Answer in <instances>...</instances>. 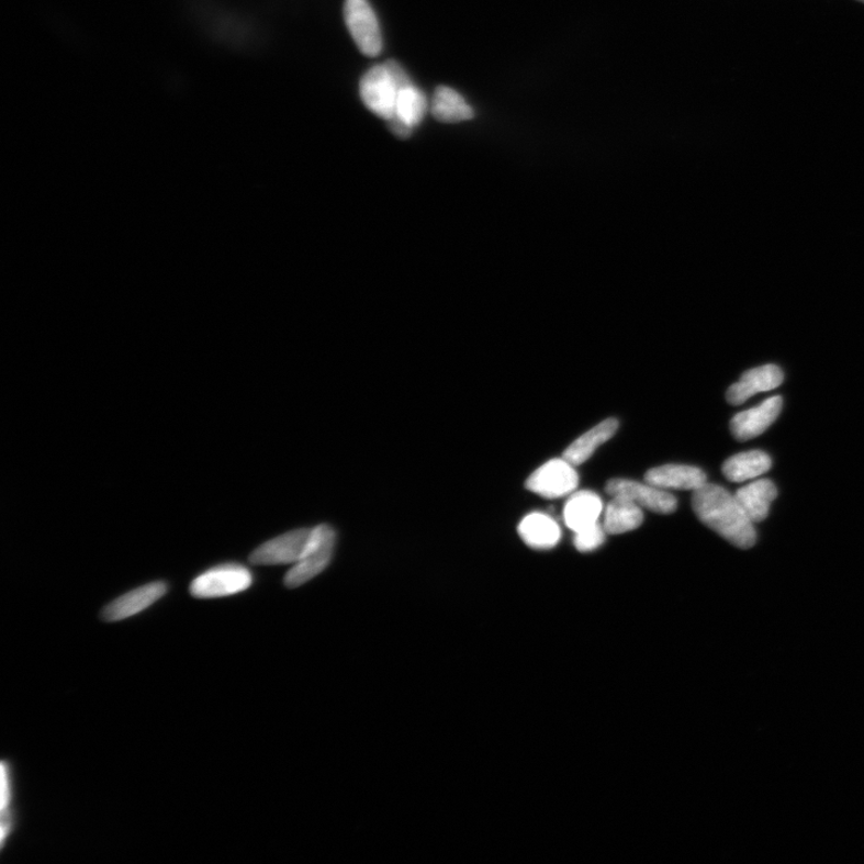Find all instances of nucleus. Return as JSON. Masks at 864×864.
<instances>
[{
    "mask_svg": "<svg viewBox=\"0 0 864 864\" xmlns=\"http://www.w3.org/2000/svg\"><path fill=\"white\" fill-rule=\"evenodd\" d=\"M359 93L364 105L380 119L390 122L396 117L399 88L384 64L367 71L360 80Z\"/></svg>",
    "mask_w": 864,
    "mask_h": 864,
    "instance_id": "5",
    "label": "nucleus"
},
{
    "mask_svg": "<svg viewBox=\"0 0 864 864\" xmlns=\"http://www.w3.org/2000/svg\"><path fill=\"white\" fill-rule=\"evenodd\" d=\"M574 468L565 459H552L530 475L526 487L549 500L569 496L579 485V474Z\"/></svg>",
    "mask_w": 864,
    "mask_h": 864,
    "instance_id": "6",
    "label": "nucleus"
},
{
    "mask_svg": "<svg viewBox=\"0 0 864 864\" xmlns=\"http://www.w3.org/2000/svg\"><path fill=\"white\" fill-rule=\"evenodd\" d=\"M389 123L392 133L400 138L407 139L414 133V127L408 126L396 117Z\"/></svg>",
    "mask_w": 864,
    "mask_h": 864,
    "instance_id": "24",
    "label": "nucleus"
},
{
    "mask_svg": "<svg viewBox=\"0 0 864 864\" xmlns=\"http://www.w3.org/2000/svg\"><path fill=\"white\" fill-rule=\"evenodd\" d=\"M335 541H337V535H335L333 527L319 525L313 528L312 538L303 558L293 565L283 580L285 586L289 588L301 587L324 572L333 559Z\"/></svg>",
    "mask_w": 864,
    "mask_h": 864,
    "instance_id": "2",
    "label": "nucleus"
},
{
    "mask_svg": "<svg viewBox=\"0 0 864 864\" xmlns=\"http://www.w3.org/2000/svg\"><path fill=\"white\" fill-rule=\"evenodd\" d=\"M784 381V373L777 366L768 364L745 371L740 382L730 386L727 392L728 402L738 406L756 393L778 389Z\"/></svg>",
    "mask_w": 864,
    "mask_h": 864,
    "instance_id": "11",
    "label": "nucleus"
},
{
    "mask_svg": "<svg viewBox=\"0 0 864 864\" xmlns=\"http://www.w3.org/2000/svg\"><path fill=\"white\" fill-rule=\"evenodd\" d=\"M604 526L593 524L575 532L574 546L580 552H590L598 549L605 541Z\"/></svg>",
    "mask_w": 864,
    "mask_h": 864,
    "instance_id": "21",
    "label": "nucleus"
},
{
    "mask_svg": "<svg viewBox=\"0 0 864 864\" xmlns=\"http://www.w3.org/2000/svg\"><path fill=\"white\" fill-rule=\"evenodd\" d=\"M644 480L663 490L677 489L692 490V492L707 483V476L703 470L687 465L654 468L644 475Z\"/></svg>",
    "mask_w": 864,
    "mask_h": 864,
    "instance_id": "12",
    "label": "nucleus"
},
{
    "mask_svg": "<svg viewBox=\"0 0 864 864\" xmlns=\"http://www.w3.org/2000/svg\"><path fill=\"white\" fill-rule=\"evenodd\" d=\"M782 408L783 399L773 396L758 407L741 412L730 423L733 437L739 441H748L765 433L779 417Z\"/></svg>",
    "mask_w": 864,
    "mask_h": 864,
    "instance_id": "10",
    "label": "nucleus"
},
{
    "mask_svg": "<svg viewBox=\"0 0 864 864\" xmlns=\"http://www.w3.org/2000/svg\"><path fill=\"white\" fill-rule=\"evenodd\" d=\"M344 19L360 53L371 58L380 56L383 48L380 23L367 0H346Z\"/></svg>",
    "mask_w": 864,
    "mask_h": 864,
    "instance_id": "4",
    "label": "nucleus"
},
{
    "mask_svg": "<svg viewBox=\"0 0 864 864\" xmlns=\"http://www.w3.org/2000/svg\"><path fill=\"white\" fill-rule=\"evenodd\" d=\"M692 505L703 524L734 547L750 549L755 545L754 523L725 487L706 483L693 492Z\"/></svg>",
    "mask_w": 864,
    "mask_h": 864,
    "instance_id": "1",
    "label": "nucleus"
},
{
    "mask_svg": "<svg viewBox=\"0 0 864 864\" xmlns=\"http://www.w3.org/2000/svg\"><path fill=\"white\" fill-rule=\"evenodd\" d=\"M771 467V458L764 451L752 450L728 459L723 465V473L729 481L741 483L756 479L766 473Z\"/></svg>",
    "mask_w": 864,
    "mask_h": 864,
    "instance_id": "19",
    "label": "nucleus"
},
{
    "mask_svg": "<svg viewBox=\"0 0 864 864\" xmlns=\"http://www.w3.org/2000/svg\"><path fill=\"white\" fill-rule=\"evenodd\" d=\"M431 112L436 121L445 124H457L474 117V112L467 100L457 90L446 86L436 88Z\"/></svg>",
    "mask_w": 864,
    "mask_h": 864,
    "instance_id": "18",
    "label": "nucleus"
},
{
    "mask_svg": "<svg viewBox=\"0 0 864 864\" xmlns=\"http://www.w3.org/2000/svg\"><path fill=\"white\" fill-rule=\"evenodd\" d=\"M606 493L610 496L627 497L640 507L654 513L672 514L677 508V500L665 490L651 484H642L629 480H611L606 484Z\"/></svg>",
    "mask_w": 864,
    "mask_h": 864,
    "instance_id": "8",
    "label": "nucleus"
},
{
    "mask_svg": "<svg viewBox=\"0 0 864 864\" xmlns=\"http://www.w3.org/2000/svg\"><path fill=\"white\" fill-rule=\"evenodd\" d=\"M167 591H169V586L164 582L141 586L108 604L101 611V618L105 622L126 620V618L148 609L149 606L161 599Z\"/></svg>",
    "mask_w": 864,
    "mask_h": 864,
    "instance_id": "9",
    "label": "nucleus"
},
{
    "mask_svg": "<svg viewBox=\"0 0 864 864\" xmlns=\"http://www.w3.org/2000/svg\"><path fill=\"white\" fill-rule=\"evenodd\" d=\"M518 532L526 546L537 550L552 549L561 539L560 526L543 513L528 514L520 523Z\"/></svg>",
    "mask_w": 864,
    "mask_h": 864,
    "instance_id": "13",
    "label": "nucleus"
},
{
    "mask_svg": "<svg viewBox=\"0 0 864 864\" xmlns=\"http://www.w3.org/2000/svg\"><path fill=\"white\" fill-rule=\"evenodd\" d=\"M618 425H620V423L615 418L602 422L597 427L592 428L582 437H579L576 441L566 448L563 453V459L571 462L574 467L582 465V463L587 461L593 453H595L599 446L610 440L616 434Z\"/></svg>",
    "mask_w": 864,
    "mask_h": 864,
    "instance_id": "17",
    "label": "nucleus"
},
{
    "mask_svg": "<svg viewBox=\"0 0 864 864\" xmlns=\"http://www.w3.org/2000/svg\"><path fill=\"white\" fill-rule=\"evenodd\" d=\"M313 528H300L266 541L250 554L257 565L295 564L307 549Z\"/></svg>",
    "mask_w": 864,
    "mask_h": 864,
    "instance_id": "7",
    "label": "nucleus"
},
{
    "mask_svg": "<svg viewBox=\"0 0 864 864\" xmlns=\"http://www.w3.org/2000/svg\"><path fill=\"white\" fill-rule=\"evenodd\" d=\"M2 788H0V807L2 810L8 809L10 801H11V779H10V770L4 761L2 764Z\"/></svg>",
    "mask_w": 864,
    "mask_h": 864,
    "instance_id": "23",
    "label": "nucleus"
},
{
    "mask_svg": "<svg viewBox=\"0 0 864 864\" xmlns=\"http://www.w3.org/2000/svg\"><path fill=\"white\" fill-rule=\"evenodd\" d=\"M643 523V513L636 502L613 496L606 506L604 515V530L606 535H622L637 530Z\"/></svg>",
    "mask_w": 864,
    "mask_h": 864,
    "instance_id": "14",
    "label": "nucleus"
},
{
    "mask_svg": "<svg viewBox=\"0 0 864 864\" xmlns=\"http://www.w3.org/2000/svg\"><path fill=\"white\" fill-rule=\"evenodd\" d=\"M11 827L12 823H11L10 810L8 809L2 810V823H0V829H2V832H0V840H2V848L5 844L7 837L11 831Z\"/></svg>",
    "mask_w": 864,
    "mask_h": 864,
    "instance_id": "25",
    "label": "nucleus"
},
{
    "mask_svg": "<svg viewBox=\"0 0 864 864\" xmlns=\"http://www.w3.org/2000/svg\"><path fill=\"white\" fill-rule=\"evenodd\" d=\"M859 2H862V3H864V0H859Z\"/></svg>",
    "mask_w": 864,
    "mask_h": 864,
    "instance_id": "26",
    "label": "nucleus"
},
{
    "mask_svg": "<svg viewBox=\"0 0 864 864\" xmlns=\"http://www.w3.org/2000/svg\"><path fill=\"white\" fill-rule=\"evenodd\" d=\"M384 66H385L386 69H389V71L393 76V79H394V81H395V83H396V86L399 88V92H400V90H403V89L414 85V83H412V81H411L408 75L406 74L405 69L402 66H400V64L397 61L389 60V61L384 63Z\"/></svg>",
    "mask_w": 864,
    "mask_h": 864,
    "instance_id": "22",
    "label": "nucleus"
},
{
    "mask_svg": "<svg viewBox=\"0 0 864 864\" xmlns=\"http://www.w3.org/2000/svg\"><path fill=\"white\" fill-rule=\"evenodd\" d=\"M253 584V574L247 566L228 563L199 575L190 585L195 598L211 599L238 595Z\"/></svg>",
    "mask_w": 864,
    "mask_h": 864,
    "instance_id": "3",
    "label": "nucleus"
},
{
    "mask_svg": "<svg viewBox=\"0 0 864 864\" xmlns=\"http://www.w3.org/2000/svg\"><path fill=\"white\" fill-rule=\"evenodd\" d=\"M778 490L770 480H761L739 490L734 497L753 523H761L767 518L771 503L776 500Z\"/></svg>",
    "mask_w": 864,
    "mask_h": 864,
    "instance_id": "15",
    "label": "nucleus"
},
{
    "mask_svg": "<svg viewBox=\"0 0 864 864\" xmlns=\"http://www.w3.org/2000/svg\"><path fill=\"white\" fill-rule=\"evenodd\" d=\"M603 503L601 497L592 492L574 493L565 502L563 519L566 526L575 534L583 528L598 523Z\"/></svg>",
    "mask_w": 864,
    "mask_h": 864,
    "instance_id": "16",
    "label": "nucleus"
},
{
    "mask_svg": "<svg viewBox=\"0 0 864 864\" xmlns=\"http://www.w3.org/2000/svg\"><path fill=\"white\" fill-rule=\"evenodd\" d=\"M427 106V98L422 90L412 85L399 92L396 119L415 128L424 120Z\"/></svg>",
    "mask_w": 864,
    "mask_h": 864,
    "instance_id": "20",
    "label": "nucleus"
}]
</instances>
